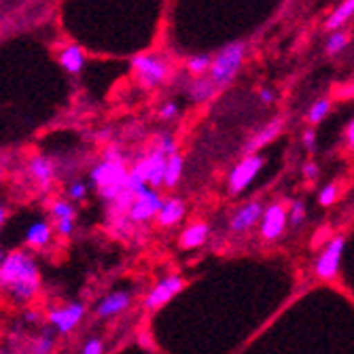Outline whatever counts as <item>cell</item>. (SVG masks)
<instances>
[{
  "mask_svg": "<svg viewBox=\"0 0 354 354\" xmlns=\"http://www.w3.org/2000/svg\"><path fill=\"white\" fill-rule=\"evenodd\" d=\"M0 286L9 288L17 299H30L39 291V270L37 263L26 252H11L0 263Z\"/></svg>",
  "mask_w": 354,
  "mask_h": 354,
  "instance_id": "cell-1",
  "label": "cell"
},
{
  "mask_svg": "<svg viewBox=\"0 0 354 354\" xmlns=\"http://www.w3.org/2000/svg\"><path fill=\"white\" fill-rule=\"evenodd\" d=\"M127 176L130 168L125 166L123 155L115 149H109L102 162L91 170V183L106 202H115L123 191H127Z\"/></svg>",
  "mask_w": 354,
  "mask_h": 354,
  "instance_id": "cell-2",
  "label": "cell"
},
{
  "mask_svg": "<svg viewBox=\"0 0 354 354\" xmlns=\"http://www.w3.org/2000/svg\"><path fill=\"white\" fill-rule=\"evenodd\" d=\"M246 57V43L244 41H232L223 45L214 55H212V66H210V79L216 83L218 89L227 87L238 73L242 71V64Z\"/></svg>",
  "mask_w": 354,
  "mask_h": 354,
  "instance_id": "cell-3",
  "label": "cell"
},
{
  "mask_svg": "<svg viewBox=\"0 0 354 354\" xmlns=\"http://www.w3.org/2000/svg\"><path fill=\"white\" fill-rule=\"evenodd\" d=\"M140 87H159L172 77V59L162 53H138L130 62Z\"/></svg>",
  "mask_w": 354,
  "mask_h": 354,
  "instance_id": "cell-4",
  "label": "cell"
},
{
  "mask_svg": "<svg viewBox=\"0 0 354 354\" xmlns=\"http://www.w3.org/2000/svg\"><path fill=\"white\" fill-rule=\"evenodd\" d=\"M344 248H346V238L342 234L333 236L329 240V244L323 248L316 257V263H314V274L320 280H335L339 274V266H342V257H344Z\"/></svg>",
  "mask_w": 354,
  "mask_h": 354,
  "instance_id": "cell-5",
  "label": "cell"
},
{
  "mask_svg": "<svg viewBox=\"0 0 354 354\" xmlns=\"http://www.w3.org/2000/svg\"><path fill=\"white\" fill-rule=\"evenodd\" d=\"M164 202H166V198H162V193H159L157 189L142 187L140 191H136V200L130 206V210H127V218H130L132 225L157 218Z\"/></svg>",
  "mask_w": 354,
  "mask_h": 354,
  "instance_id": "cell-6",
  "label": "cell"
},
{
  "mask_svg": "<svg viewBox=\"0 0 354 354\" xmlns=\"http://www.w3.org/2000/svg\"><path fill=\"white\" fill-rule=\"evenodd\" d=\"M263 164H266V159L259 153L242 157L227 176V191L232 196H240V193L257 178V174L261 172Z\"/></svg>",
  "mask_w": 354,
  "mask_h": 354,
  "instance_id": "cell-7",
  "label": "cell"
},
{
  "mask_svg": "<svg viewBox=\"0 0 354 354\" xmlns=\"http://www.w3.org/2000/svg\"><path fill=\"white\" fill-rule=\"evenodd\" d=\"M185 284H187V280L183 278V276H178V274H170V276H166V278H162L159 280L151 291L147 293V297H145V308L147 310H159V308H164L168 301H172L183 288H185Z\"/></svg>",
  "mask_w": 354,
  "mask_h": 354,
  "instance_id": "cell-8",
  "label": "cell"
},
{
  "mask_svg": "<svg viewBox=\"0 0 354 354\" xmlns=\"http://www.w3.org/2000/svg\"><path fill=\"white\" fill-rule=\"evenodd\" d=\"M286 225H288V206L286 202L278 200L266 206L263 218L259 223V234L266 242H274L284 234Z\"/></svg>",
  "mask_w": 354,
  "mask_h": 354,
  "instance_id": "cell-9",
  "label": "cell"
},
{
  "mask_svg": "<svg viewBox=\"0 0 354 354\" xmlns=\"http://www.w3.org/2000/svg\"><path fill=\"white\" fill-rule=\"evenodd\" d=\"M263 212H266V206H263L261 200L244 202L242 206H238L232 212V216H230V230L234 234H246V232H250L257 223H261Z\"/></svg>",
  "mask_w": 354,
  "mask_h": 354,
  "instance_id": "cell-10",
  "label": "cell"
},
{
  "mask_svg": "<svg viewBox=\"0 0 354 354\" xmlns=\"http://www.w3.org/2000/svg\"><path fill=\"white\" fill-rule=\"evenodd\" d=\"M286 119L284 117H274L268 123H263L259 130L252 132V136L246 140L244 145V157L246 155H257V151H261L263 147H268L270 142H274L282 132H284Z\"/></svg>",
  "mask_w": 354,
  "mask_h": 354,
  "instance_id": "cell-11",
  "label": "cell"
},
{
  "mask_svg": "<svg viewBox=\"0 0 354 354\" xmlns=\"http://www.w3.org/2000/svg\"><path fill=\"white\" fill-rule=\"evenodd\" d=\"M85 316V306L83 304H71L66 308H57L49 312V323L59 331V333H71Z\"/></svg>",
  "mask_w": 354,
  "mask_h": 354,
  "instance_id": "cell-12",
  "label": "cell"
},
{
  "mask_svg": "<svg viewBox=\"0 0 354 354\" xmlns=\"http://www.w3.org/2000/svg\"><path fill=\"white\" fill-rule=\"evenodd\" d=\"M221 89L216 87V83L206 75V77H198V79H189L185 83V95L196 104L202 102H210L212 98H216V93Z\"/></svg>",
  "mask_w": 354,
  "mask_h": 354,
  "instance_id": "cell-13",
  "label": "cell"
},
{
  "mask_svg": "<svg viewBox=\"0 0 354 354\" xmlns=\"http://www.w3.org/2000/svg\"><path fill=\"white\" fill-rule=\"evenodd\" d=\"M132 306V293L130 291H113L111 295H106L98 308H95V316L98 318H109V316H117L121 312H125Z\"/></svg>",
  "mask_w": 354,
  "mask_h": 354,
  "instance_id": "cell-14",
  "label": "cell"
},
{
  "mask_svg": "<svg viewBox=\"0 0 354 354\" xmlns=\"http://www.w3.org/2000/svg\"><path fill=\"white\" fill-rule=\"evenodd\" d=\"M210 238V225L200 221V223H191L189 227H185V232L178 236V246L183 250H191V248H200L208 242Z\"/></svg>",
  "mask_w": 354,
  "mask_h": 354,
  "instance_id": "cell-15",
  "label": "cell"
},
{
  "mask_svg": "<svg viewBox=\"0 0 354 354\" xmlns=\"http://www.w3.org/2000/svg\"><path fill=\"white\" fill-rule=\"evenodd\" d=\"M187 214V204L180 200V198H168L157 214V223L162 225V227H174L178 225Z\"/></svg>",
  "mask_w": 354,
  "mask_h": 354,
  "instance_id": "cell-16",
  "label": "cell"
},
{
  "mask_svg": "<svg viewBox=\"0 0 354 354\" xmlns=\"http://www.w3.org/2000/svg\"><path fill=\"white\" fill-rule=\"evenodd\" d=\"M354 17V0H344L339 3L325 19V30L329 32H337V30H344V26Z\"/></svg>",
  "mask_w": 354,
  "mask_h": 354,
  "instance_id": "cell-17",
  "label": "cell"
},
{
  "mask_svg": "<svg viewBox=\"0 0 354 354\" xmlns=\"http://www.w3.org/2000/svg\"><path fill=\"white\" fill-rule=\"evenodd\" d=\"M59 64L62 68L71 73V75H79L85 68V53L79 45H68L59 53Z\"/></svg>",
  "mask_w": 354,
  "mask_h": 354,
  "instance_id": "cell-18",
  "label": "cell"
},
{
  "mask_svg": "<svg viewBox=\"0 0 354 354\" xmlns=\"http://www.w3.org/2000/svg\"><path fill=\"white\" fill-rule=\"evenodd\" d=\"M210 66H212V55L208 53H198V55H189L185 59V68L191 75V79L198 77H206L210 75Z\"/></svg>",
  "mask_w": 354,
  "mask_h": 354,
  "instance_id": "cell-19",
  "label": "cell"
},
{
  "mask_svg": "<svg viewBox=\"0 0 354 354\" xmlns=\"http://www.w3.org/2000/svg\"><path fill=\"white\" fill-rule=\"evenodd\" d=\"M30 172H32V176H35L41 183L43 189H47L51 185V180H53V164L49 162L47 157H35V159H32V162H30Z\"/></svg>",
  "mask_w": 354,
  "mask_h": 354,
  "instance_id": "cell-20",
  "label": "cell"
},
{
  "mask_svg": "<svg viewBox=\"0 0 354 354\" xmlns=\"http://www.w3.org/2000/svg\"><path fill=\"white\" fill-rule=\"evenodd\" d=\"M350 41H352V32H350L348 28L337 30V32H331L329 39H327V43H325V53H327V57L339 55V53L350 45Z\"/></svg>",
  "mask_w": 354,
  "mask_h": 354,
  "instance_id": "cell-21",
  "label": "cell"
},
{
  "mask_svg": "<svg viewBox=\"0 0 354 354\" xmlns=\"http://www.w3.org/2000/svg\"><path fill=\"white\" fill-rule=\"evenodd\" d=\"M183 170H185V157L180 153H174L168 157V166H166V178H164V187L174 189L180 178H183Z\"/></svg>",
  "mask_w": 354,
  "mask_h": 354,
  "instance_id": "cell-22",
  "label": "cell"
},
{
  "mask_svg": "<svg viewBox=\"0 0 354 354\" xmlns=\"http://www.w3.org/2000/svg\"><path fill=\"white\" fill-rule=\"evenodd\" d=\"M51 240V227L45 223V221H39L35 225H30L28 227V234H26V242L30 246H37V248H43L47 246Z\"/></svg>",
  "mask_w": 354,
  "mask_h": 354,
  "instance_id": "cell-23",
  "label": "cell"
},
{
  "mask_svg": "<svg viewBox=\"0 0 354 354\" xmlns=\"http://www.w3.org/2000/svg\"><path fill=\"white\" fill-rule=\"evenodd\" d=\"M331 98H318L310 109H308V115H306V119H308V123H310V127H314V125H320L325 119H327V115L331 113Z\"/></svg>",
  "mask_w": 354,
  "mask_h": 354,
  "instance_id": "cell-24",
  "label": "cell"
},
{
  "mask_svg": "<svg viewBox=\"0 0 354 354\" xmlns=\"http://www.w3.org/2000/svg\"><path fill=\"white\" fill-rule=\"evenodd\" d=\"M306 216H308L306 200H291L288 202V225H291V227H299L301 223H306Z\"/></svg>",
  "mask_w": 354,
  "mask_h": 354,
  "instance_id": "cell-25",
  "label": "cell"
},
{
  "mask_svg": "<svg viewBox=\"0 0 354 354\" xmlns=\"http://www.w3.org/2000/svg\"><path fill=\"white\" fill-rule=\"evenodd\" d=\"M153 149H155V151H159V153H164L166 157H170V155L178 153V145H176V140H174V136H172L170 132L157 134V138H155V147H153Z\"/></svg>",
  "mask_w": 354,
  "mask_h": 354,
  "instance_id": "cell-26",
  "label": "cell"
},
{
  "mask_svg": "<svg viewBox=\"0 0 354 354\" xmlns=\"http://www.w3.org/2000/svg\"><path fill=\"white\" fill-rule=\"evenodd\" d=\"M51 214L57 221H75V208L73 204H68L66 200H59L51 206Z\"/></svg>",
  "mask_w": 354,
  "mask_h": 354,
  "instance_id": "cell-27",
  "label": "cell"
},
{
  "mask_svg": "<svg viewBox=\"0 0 354 354\" xmlns=\"http://www.w3.org/2000/svg\"><path fill=\"white\" fill-rule=\"evenodd\" d=\"M337 193H339V189H337V185L335 183H329V185H325L323 189L318 191V204L320 206H331V204H335V200H337Z\"/></svg>",
  "mask_w": 354,
  "mask_h": 354,
  "instance_id": "cell-28",
  "label": "cell"
},
{
  "mask_svg": "<svg viewBox=\"0 0 354 354\" xmlns=\"http://www.w3.org/2000/svg\"><path fill=\"white\" fill-rule=\"evenodd\" d=\"M178 115H180V106H178V102H174V100L164 102L162 109H159V119H162V121H172V119H176Z\"/></svg>",
  "mask_w": 354,
  "mask_h": 354,
  "instance_id": "cell-29",
  "label": "cell"
},
{
  "mask_svg": "<svg viewBox=\"0 0 354 354\" xmlns=\"http://www.w3.org/2000/svg\"><path fill=\"white\" fill-rule=\"evenodd\" d=\"M301 145H304V149L312 155V153H316V149H318V138H316V132H314V127H308V130L304 132V136H301Z\"/></svg>",
  "mask_w": 354,
  "mask_h": 354,
  "instance_id": "cell-30",
  "label": "cell"
},
{
  "mask_svg": "<svg viewBox=\"0 0 354 354\" xmlns=\"http://www.w3.org/2000/svg\"><path fill=\"white\" fill-rule=\"evenodd\" d=\"M81 354H104V342L98 339V337H91L85 342L83 346V352Z\"/></svg>",
  "mask_w": 354,
  "mask_h": 354,
  "instance_id": "cell-31",
  "label": "cell"
},
{
  "mask_svg": "<svg viewBox=\"0 0 354 354\" xmlns=\"http://www.w3.org/2000/svg\"><path fill=\"white\" fill-rule=\"evenodd\" d=\"M301 174H304V178L306 180H310V183H314L318 176H320V166L316 164V162H312V159H310V162H306L304 166H301Z\"/></svg>",
  "mask_w": 354,
  "mask_h": 354,
  "instance_id": "cell-32",
  "label": "cell"
},
{
  "mask_svg": "<svg viewBox=\"0 0 354 354\" xmlns=\"http://www.w3.org/2000/svg\"><path fill=\"white\" fill-rule=\"evenodd\" d=\"M53 348V339L49 335H43L35 342V348H32V354H49Z\"/></svg>",
  "mask_w": 354,
  "mask_h": 354,
  "instance_id": "cell-33",
  "label": "cell"
},
{
  "mask_svg": "<svg viewBox=\"0 0 354 354\" xmlns=\"http://www.w3.org/2000/svg\"><path fill=\"white\" fill-rule=\"evenodd\" d=\"M85 193H87V187H85V183H81V180H75V183L68 187V196H71V200H83V198H85Z\"/></svg>",
  "mask_w": 354,
  "mask_h": 354,
  "instance_id": "cell-34",
  "label": "cell"
},
{
  "mask_svg": "<svg viewBox=\"0 0 354 354\" xmlns=\"http://www.w3.org/2000/svg\"><path fill=\"white\" fill-rule=\"evenodd\" d=\"M259 100H261L263 104H272V102L276 100V91H274L272 87H261V89H259Z\"/></svg>",
  "mask_w": 354,
  "mask_h": 354,
  "instance_id": "cell-35",
  "label": "cell"
},
{
  "mask_svg": "<svg viewBox=\"0 0 354 354\" xmlns=\"http://www.w3.org/2000/svg\"><path fill=\"white\" fill-rule=\"evenodd\" d=\"M75 230V221H57V234L59 236H71Z\"/></svg>",
  "mask_w": 354,
  "mask_h": 354,
  "instance_id": "cell-36",
  "label": "cell"
},
{
  "mask_svg": "<svg viewBox=\"0 0 354 354\" xmlns=\"http://www.w3.org/2000/svg\"><path fill=\"white\" fill-rule=\"evenodd\" d=\"M344 138H346V145H348V149L354 153V119L348 123L346 132H344Z\"/></svg>",
  "mask_w": 354,
  "mask_h": 354,
  "instance_id": "cell-37",
  "label": "cell"
},
{
  "mask_svg": "<svg viewBox=\"0 0 354 354\" xmlns=\"http://www.w3.org/2000/svg\"><path fill=\"white\" fill-rule=\"evenodd\" d=\"M26 318L30 320V323H35V320L39 318V314H37V312H28V314H26Z\"/></svg>",
  "mask_w": 354,
  "mask_h": 354,
  "instance_id": "cell-38",
  "label": "cell"
},
{
  "mask_svg": "<svg viewBox=\"0 0 354 354\" xmlns=\"http://www.w3.org/2000/svg\"><path fill=\"white\" fill-rule=\"evenodd\" d=\"M3 223H5V208L0 206V225H3Z\"/></svg>",
  "mask_w": 354,
  "mask_h": 354,
  "instance_id": "cell-39",
  "label": "cell"
},
{
  "mask_svg": "<svg viewBox=\"0 0 354 354\" xmlns=\"http://www.w3.org/2000/svg\"><path fill=\"white\" fill-rule=\"evenodd\" d=\"M3 261H5V259H3V252H0V263H3Z\"/></svg>",
  "mask_w": 354,
  "mask_h": 354,
  "instance_id": "cell-40",
  "label": "cell"
},
{
  "mask_svg": "<svg viewBox=\"0 0 354 354\" xmlns=\"http://www.w3.org/2000/svg\"><path fill=\"white\" fill-rule=\"evenodd\" d=\"M3 354H7V352H3Z\"/></svg>",
  "mask_w": 354,
  "mask_h": 354,
  "instance_id": "cell-41",
  "label": "cell"
}]
</instances>
